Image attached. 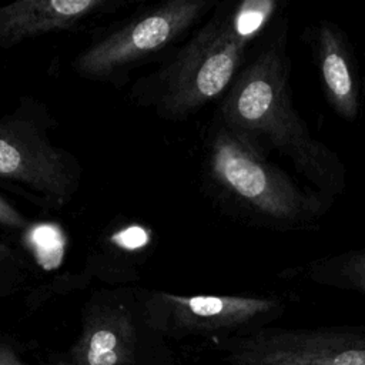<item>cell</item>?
Instances as JSON below:
<instances>
[{"label":"cell","instance_id":"cell-1","mask_svg":"<svg viewBox=\"0 0 365 365\" xmlns=\"http://www.w3.org/2000/svg\"><path fill=\"white\" fill-rule=\"evenodd\" d=\"M289 80L288 19L279 14L222 96L215 118L288 160L308 185L335 200L346 190V167L295 110Z\"/></svg>","mask_w":365,"mask_h":365},{"label":"cell","instance_id":"cell-2","mask_svg":"<svg viewBox=\"0 0 365 365\" xmlns=\"http://www.w3.org/2000/svg\"><path fill=\"white\" fill-rule=\"evenodd\" d=\"M204 178L227 214L272 231L318 230L335 201L298 182L258 143L215 117L205 141Z\"/></svg>","mask_w":365,"mask_h":365},{"label":"cell","instance_id":"cell-3","mask_svg":"<svg viewBox=\"0 0 365 365\" xmlns=\"http://www.w3.org/2000/svg\"><path fill=\"white\" fill-rule=\"evenodd\" d=\"M277 0L222 3L188 43L158 71L154 104L167 118L194 114L227 93L271 21Z\"/></svg>","mask_w":365,"mask_h":365},{"label":"cell","instance_id":"cell-4","mask_svg":"<svg viewBox=\"0 0 365 365\" xmlns=\"http://www.w3.org/2000/svg\"><path fill=\"white\" fill-rule=\"evenodd\" d=\"M215 3L170 0L137 13L96 38L74 60V70L87 78L107 80L173 46Z\"/></svg>","mask_w":365,"mask_h":365},{"label":"cell","instance_id":"cell-5","mask_svg":"<svg viewBox=\"0 0 365 365\" xmlns=\"http://www.w3.org/2000/svg\"><path fill=\"white\" fill-rule=\"evenodd\" d=\"M0 178L29 191L40 204L63 207L78 187L80 167L51 143L40 123L11 114L0 118Z\"/></svg>","mask_w":365,"mask_h":365},{"label":"cell","instance_id":"cell-6","mask_svg":"<svg viewBox=\"0 0 365 365\" xmlns=\"http://www.w3.org/2000/svg\"><path fill=\"white\" fill-rule=\"evenodd\" d=\"M225 348L228 365H365V325L262 327Z\"/></svg>","mask_w":365,"mask_h":365},{"label":"cell","instance_id":"cell-7","mask_svg":"<svg viewBox=\"0 0 365 365\" xmlns=\"http://www.w3.org/2000/svg\"><path fill=\"white\" fill-rule=\"evenodd\" d=\"M153 322L180 332L254 331L285 311V302L275 295H178L154 292L147 299Z\"/></svg>","mask_w":365,"mask_h":365},{"label":"cell","instance_id":"cell-8","mask_svg":"<svg viewBox=\"0 0 365 365\" xmlns=\"http://www.w3.org/2000/svg\"><path fill=\"white\" fill-rule=\"evenodd\" d=\"M301 40L311 51L328 106L338 117L354 123L362 106V78L348 34L336 23L321 19L304 27Z\"/></svg>","mask_w":365,"mask_h":365},{"label":"cell","instance_id":"cell-9","mask_svg":"<svg viewBox=\"0 0 365 365\" xmlns=\"http://www.w3.org/2000/svg\"><path fill=\"white\" fill-rule=\"evenodd\" d=\"M135 354L131 309L114 297H104L87 308L78 339L57 365H131Z\"/></svg>","mask_w":365,"mask_h":365},{"label":"cell","instance_id":"cell-10","mask_svg":"<svg viewBox=\"0 0 365 365\" xmlns=\"http://www.w3.org/2000/svg\"><path fill=\"white\" fill-rule=\"evenodd\" d=\"M114 6H121V1L20 0L0 6V47H11L53 31L73 30Z\"/></svg>","mask_w":365,"mask_h":365},{"label":"cell","instance_id":"cell-11","mask_svg":"<svg viewBox=\"0 0 365 365\" xmlns=\"http://www.w3.org/2000/svg\"><path fill=\"white\" fill-rule=\"evenodd\" d=\"M298 271L318 285L365 295V245L312 259Z\"/></svg>","mask_w":365,"mask_h":365},{"label":"cell","instance_id":"cell-12","mask_svg":"<svg viewBox=\"0 0 365 365\" xmlns=\"http://www.w3.org/2000/svg\"><path fill=\"white\" fill-rule=\"evenodd\" d=\"M31 272L29 255L0 240V285H16Z\"/></svg>","mask_w":365,"mask_h":365},{"label":"cell","instance_id":"cell-13","mask_svg":"<svg viewBox=\"0 0 365 365\" xmlns=\"http://www.w3.org/2000/svg\"><path fill=\"white\" fill-rule=\"evenodd\" d=\"M29 220L17 210L14 208L6 198L0 195V227L20 231L29 228Z\"/></svg>","mask_w":365,"mask_h":365},{"label":"cell","instance_id":"cell-14","mask_svg":"<svg viewBox=\"0 0 365 365\" xmlns=\"http://www.w3.org/2000/svg\"><path fill=\"white\" fill-rule=\"evenodd\" d=\"M0 365H27L7 345H0Z\"/></svg>","mask_w":365,"mask_h":365}]
</instances>
